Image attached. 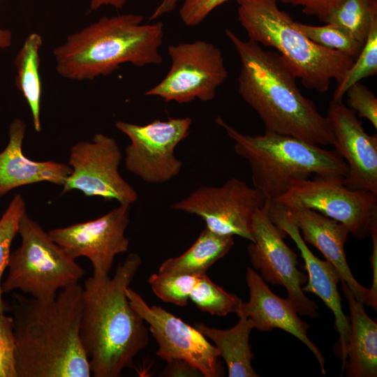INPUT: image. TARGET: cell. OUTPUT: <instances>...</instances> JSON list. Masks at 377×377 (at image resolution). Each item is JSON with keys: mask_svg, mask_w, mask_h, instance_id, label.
Listing matches in <instances>:
<instances>
[{"mask_svg": "<svg viewBox=\"0 0 377 377\" xmlns=\"http://www.w3.org/2000/svg\"><path fill=\"white\" fill-rule=\"evenodd\" d=\"M83 286L76 283L42 300L13 292V320L17 377H89L80 338Z\"/></svg>", "mask_w": 377, "mask_h": 377, "instance_id": "6da1fadb", "label": "cell"}, {"mask_svg": "<svg viewBox=\"0 0 377 377\" xmlns=\"http://www.w3.org/2000/svg\"><path fill=\"white\" fill-rule=\"evenodd\" d=\"M142 259L130 253L114 275L93 274L85 281L80 338L94 377H119L149 341L145 321L126 294Z\"/></svg>", "mask_w": 377, "mask_h": 377, "instance_id": "7a4b0ae2", "label": "cell"}, {"mask_svg": "<svg viewBox=\"0 0 377 377\" xmlns=\"http://www.w3.org/2000/svg\"><path fill=\"white\" fill-rule=\"evenodd\" d=\"M225 32L241 61L238 92L261 119L265 131L317 145H333L334 136L327 117L302 94L281 54L252 40H243L230 29Z\"/></svg>", "mask_w": 377, "mask_h": 377, "instance_id": "3957f363", "label": "cell"}, {"mask_svg": "<svg viewBox=\"0 0 377 377\" xmlns=\"http://www.w3.org/2000/svg\"><path fill=\"white\" fill-rule=\"evenodd\" d=\"M143 20L135 13L103 16L68 35L53 50L56 71L66 79L83 81L110 75L126 63L161 64L163 23Z\"/></svg>", "mask_w": 377, "mask_h": 377, "instance_id": "277c9868", "label": "cell"}, {"mask_svg": "<svg viewBox=\"0 0 377 377\" xmlns=\"http://www.w3.org/2000/svg\"><path fill=\"white\" fill-rule=\"evenodd\" d=\"M216 123L234 141L236 154L248 162L253 187L269 200H276L312 176L343 183L348 176L347 163L335 150L274 132L244 134L219 116Z\"/></svg>", "mask_w": 377, "mask_h": 377, "instance_id": "5b68a950", "label": "cell"}, {"mask_svg": "<svg viewBox=\"0 0 377 377\" xmlns=\"http://www.w3.org/2000/svg\"><path fill=\"white\" fill-rule=\"evenodd\" d=\"M238 20L249 39L275 48L303 86L326 92L343 80L355 60L308 38L277 0H236Z\"/></svg>", "mask_w": 377, "mask_h": 377, "instance_id": "8992f818", "label": "cell"}, {"mask_svg": "<svg viewBox=\"0 0 377 377\" xmlns=\"http://www.w3.org/2000/svg\"><path fill=\"white\" fill-rule=\"evenodd\" d=\"M18 234L22 242L10 253L8 274L1 283L3 293L20 290L34 298L50 300L84 275L75 259L27 212L20 219Z\"/></svg>", "mask_w": 377, "mask_h": 377, "instance_id": "52a82bcc", "label": "cell"}, {"mask_svg": "<svg viewBox=\"0 0 377 377\" xmlns=\"http://www.w3.org/2000/svg\"><path fill=\"white\" fill-rule=\"evenodd\" d=\"M168 52L171 61L169 71L145 95L179 104L195 99L213 100L228 77L221 51L213 43L197 40L170 45Z\"/></svg>", "mask_w": 377, "mask_h": 377, "instance_id": "ba28073f", "label": "cell"}, {"mask_svg": "<svg viewBox=\"0 0 377 377\" xmlns=\"http://www.w3.org/2000/svg\"><path fill=\"white\" fill-rule=\"evenodd\" d=\"M274 201L288 208L315 210L343 224L359 239L377 232V195L350 189L342 182L313 177L297 182Z\"/></svg>", "mask_w": 377, "mask_h": 377, "instance_id": "9c48e42d", "label": "cell"}, {"mask_svg": "<svg viewBox=\"0 0 377 377\" xmlns=\"http://www.w3.org/2000/svg\"><path fill=\"white\" fill-rule=\"evenodd\" d=\"M192 119L168 117L139 125L117 121L115 127L128 137L124 164L131 173L149 184H162L177 176L182 162L177 158L175 147L189 135Z\"/></svg>", "mask_w": 377, "mask_h": 377, "instance_id": "30bf717a", "label": "cell"}, {"mask_svg": "<svg viewBox=\"0 0 377 377\" xmlns=\"http://www.w3.org/2000/svg\"><path fill=\"white\" fill-rule=\"evenodd\" d=\"M267 199L257 188L231 177L221 186L198 188L170 207L199 216L214 233L253 242V217Z\"/></svg>", "mask_w": 377, "mask_h": 377, "instance_id": "8fae6325", "label": "cell"}, {"mask_svg": "<svg viewBox=\"0 0 377 377\" xmlns=\"http://www.w3.org/2000/svg\"><path fill=\"white\" fill-rule=\"evenodd\" d=\"M270 201L267 199L253 217L254 241L247 248L251 264L265 282L286 288L299 314L315 318L318 305L302 290L308 276L298 269L297 255L283 241L287 234L272 222Z\"/></svg>", "mask_w": 377, "mask_h": 377, "instance_id": "7c38bea8", "label": "cell"}, {"mask_svg": "<svg viewBox=\"0 0 377 377\" xmlns=\"http://www.w3.org/2000/svg\"><path fill=\"white\" fill-rule=\"evenodd\" d=\"M122 154L117 141L101 133L91 141L74 144L68 157L71 172L63 184L62 194L73 190L87 197H101L131 205L138 199L135 190L121 177Z\"/></svg>", "mask_w": 377, "mask_h": 377, "instance_id": "4fadbf2b", "label": "cell"}, {"mask_svg": "<svg viewBox=\"0 0 377 377\" xmlns=\"http://www.w3.org/2000/svg\"><path fill=\"white\" fill-rule=\"evenodd\" d=\"M126 294L131 306L149 325V332L158 346L156 355L159 358L166 362L184 360L198 368L205 377L221 376L219 352L198 329L161 306L148 305L129 287Z\"/></svg>", "mask_w": 377, "mask_h": 377, "instance_id": "5bb4252c", "label": "cell"}, {"mask_svg": "<svg viewBox=\"0 0 377 377\" xmlns=\"http://www.w3.org/2000/svg\"><path fill=\"white\" fill-rule=\"evenodd\" d=\"M130 209V205L119 204L98 219L54 228L48 233L73 258H87L94 274H108L114 257L128 250L125 232Z\"/></svg>", "mask_w": 377, "mask_h": 377, "instance_id": "9a60e30c", "label": "cell"}, {"mask_svg": "<svg viewBox=\"0 0 377 377\" xmlns=\"http://www.w3.org/2000/svg\"><path fill=\"white\" fill-rule=\"evenodd\" d=\"M326 117L334 133V150L348 167V176L343 184L352 190L377 195L376 134H367L356 112L342 101L332 100Z\"/></svg>", "mask_w": 377, "mask_h": 377, "instance_id": "2e32d148", "label": "cell"}, {"mask_svg": "<svg viewBox=\"0 0 377 377\" xmlns=\"http://www.w3.org/2000/svg\"><path fill=\"white\" fill-rule=\"evenodd\" d=\"M284 207L290 219L302 232L304 241L317 248L337 268L341 281L345 282L358 301L376 310L377 291L361 285L348 265L344 251L350 234L347 227L311 209Z\"/></svg>", "mask_w": 377, "mask_h": 377, "instance_id": "e0dca14e", "label": "cell"}, {"mask_svg": "<svg viewBox=\"0 0 377 377\" xmlns=\"http://www.w3.org/2000/svg\"><path fill=\"white\" fill-rule=\"evenodd\" d=\"M269 216L272 222L288 235L297 244L304 260L308 272L307 284L304 292L313 293L319 297L332 311L334 327L339 334L342 371L346 362V348L350 335V320L342 310L341 298L337 285L341 277L337 268L328 260H323L313 254L302 239L298 228L288 217L285 207L271 200Z\"/></svg>", "mask_w": 377, "mask_h": 377, "instance_id": "ac0fdd59", "label": "cell"}, {"mask_svg": "<svg viewBox=\"0 0 377 377\" xmlns=\"http://www.w3.org/2000/svg\"><path fill=\"white\" fill-rule=\"evenodd\" d=\"M246 282L249 289V300L246 302L242 301L236 311L237 316L249 318L254 328L260 331L279 328L293 335L311 350L322 374L325 375V358L309 339L308 323L300 318L292 301L273 293L260 274L251 267L246 269Z\"/></svg>", "mask_w": 377, "mask_h": 377, "instance_id": "d6986e66", "label": "cell"}, {"mask_svg": "<svg viewBox=\"0 0 377 377\" xmlns=\"http://www.w3.org/2000/svg\"><path fill=\"white\" fill-rule=\"evenodd\" d=\"M27 124L14 119L8 127V142L0 152V198L17 187L50 182L63 186L71 172L68 164L53 161H36L22 151Z\"/></svg>", "mask_w": 377, "mask_h": 377, "instance_id": "ffe728a7", "label": "cell"}, {"mask_svg": "<svg viewBox=\"0 0 377 377\" xmlns=\"http://www.w3.org/2000/svg\"><path fill=\"white\" fill-rule=\"evenodd\" d=\"M341 289L350 310V335L343 368L348 377H376L377 324L371 319L344 281Z\"/></svg>", "mask_w": 377, "mask_h": 377, "instance_id": "44dd1931", "label": "cell"}, {"mask_svg": "<svg viewBox=\"0 0 377 377\" xmlns=\"http://www.w3.org/2000/svg\"><path fill=\"white\" fill-rule=\"evenodd\" d=\"M239 318L235 326L226 330L203 323L196 324V328L214 343L219 357L226 364L229 377H258L252 366L253 356L249 345L250 333L254 326L249 318Z\"/></svg>", "mask_w": 377, "mask_h": 377, "instance_id": "7402d4cb", "label": "cell"}, {"mask_svg": "<svg viewBox=\"0 0 377 377\" xmlns=\"http://www.w3.org/2000/svg\"><path fill=\"white\" fill-rule=\"evenodd\" d=\"M233 245V236L219 235L205 228L184 253L165 260L159 267L158 273L205 274L211 266L230 251Z\"/></svg>", "mask_w": 377, "mask_h": 377, "instance_id": "603a6c76", "label": "cell"}, {"mask_svg": "<svg viewBox=\"0 0 377 377\" xmlns=\"http://www.w3.org/2000/svg\"><path fill=\"white\" fill-rule=\"evenodd\" d=\"M42 45V36L36 32L31 33L24 40L14 61L17 70L16 86L29 108L33 126L38 133L42 130L40 105L43 86L39 73V52Z\"/></svg>", "mask_w": 377, "mask_h": 377, "instance_id": "cb8c5ba5", "label": "cell"}, {"mask_svg": "<svg viewBox=\"0 0 377 377\" xmlns=\"http://www.w3.org/2000/svg\"><path fill=\"white\" fill-rule=\"evenodd\" d=\"M377 15V0H343L327 15L325 23L346 31L364 44L372 18Z\"/></svg>", "mask_w": 377, "mask_h": 377, "instance_id": "d4e9b609", "label": "cell"}, {"mask_svg": "<svg viewBox=\"0 0 377 377\" xmlns=\"http://www.w3.org/2000/svg\"><path fill=\"white\" fill-rule=\"evenodd\" d=\"M189 300L202 311L225 316L236 313L242 300L213 282L205 274H201L192 290Z\"/></svg>", "mask_w": 377, "mask_h": 377, "instance_id": "484cf974", "label": "cell"}, {"mask_svg": "<svg viewBox=\"0 0 377 377\" xmlns=\"http://www.w3.org/2000/svg\"><path fill=\"white\" fill-rule=\"evenodd\" d=\"M377 73V15L371 20L363 48L334 90L332 101H342L347 90L361 80Z\"/></svg>", "mask_w": 377, "mask_h": 377, "instance_id": "4316f807", "label": "cell"}, {"mask_svg": "<svg viewBox=\"0 0 377 377\" xmlns=\"http://www.w3.org/2000/svg\"><path fill=\"white\" fill-rule=\"evenodd\" d=\"M26 208L22 195L16 194L0 218V315L7 312L8 307V303L2 298L1 278L8 267L11 245L18 234L19 223Z\"/></svg>", "mask_w": 377, "mask_h": 377, "instance_id": "83f0119b", "label": "cell"}, {"mask_svg": "<svg viewBox=\"0 0 377 377\" xmlns=\"http://www.w3.org/2000/svg\"><path fill=\"white\" fill-rule=\"evenodd\" d=\"M297 26L315 43L341 52L354 60L357 58L364 46L346 31L332 24L317 27L297 22Z\"/></svg>", "mask_w": 377, "mask_h": 377, "instance_id": "f1b7e54d", "label": "cell"}, {"mask_svg": "<svg viewBox=\"0 0 377 377\" xmlns=\"http://www.w3.org/2000/svg\"><path fill=\"white\" fill-rule=\"evenodd\" d=\"M201 274H153L148 279L153 293L164 302L188 304L190 294Z\"/></svg>", "mask_w": 377, "mask_h": 377, "instance_id": "f546056e", "label": "cell"}, {"mask_svg": "<svg viewBox=\"0 0 377 377\" xmlns=\"http://www.w3.org/2000/svg\"><path fill=\"white\" fill-rule=\"evenodd\" d=\"M0 377H17L13 320L6 313L0 315Z\"/></svg>", "mask_w": 377, "mask_h": 377, "instance_id": "4dcf8cb0", "label": "cell"}, {"mask_svg": "<svg viewBox=\"0 0 377 377\" xmlns=\"http://www.w3.org/2000/svg\"><path fill=\"white\" fill-rule=\"evenodd\" d=\"M348 108L359 117L368 119L377 128V98L365 85L359 82L353 84L346 91Z\"/></svg>", "mask_w": 377, "mask_h": 377, "instance_id": "1f68e13d", "label": "cell"}, {"mask_svg": "<svg viewBox=\"0 0 377 377\" xmlns=\"http://www.w3.org/2000/svg\"><path fill=\"white\" fill-rule=\"evenodd\" d=\"M230 0H184L179 9L182 22L195 27L203 22L215 8Z\"/></svg>", "mask_w": 377, "mask_h": 377, "instance_id": "d6a6232c", "label": "cell"}, {"mask_svg": "<svg viewBox=\"0 0 377 377\" xmlns=\"http://www.w3.org/2000/svg\"><path fill=\"white\" fill-rule=\"evenodd\" d=\"M283 3L302 6L306 15L315 16L325 23L327 15L343 0H280Z\"/></svg>", "mask_w": 377, "mask_h": 377, "instance_id": "836d02e7", "label": "cell"}, {"mask_svg": "<svg viewBox=\"0 0 377 377\" xmlns=\"http://www.w3.org/2000/svg\"><path fill=\"white\" fill-rule=\"evenodd\" d=\"M159 376L199 377L203 376L200 371L193 364L182 360H172L167 362Z\"/></svg>", "mask_w": 377, "mask_h": 377, "instance_id": "e575fe53", "label": "cell"}, {"mask_svg": "<svg viewBox=\"0 0 377 377\" xmlns=\"http://www.w3.org/2000/svg\"><path fill=\"white\" fill-rule=\"evenodd\" d=\"M180 0H162L149 17V20H155L163 15L174 10Z\"/></svg>", "mask_w": 377, "mask_h": 377, "instance_id": "d590c367", "label": "cell"}, {"mask_svg": "<svg viewBox=\"0 0 377 377\" xmlns=\"http://www.w3.org/2000/svg\"><path fill=\"white\" fill-rule=\"evenodd\" d=\"M128 0H89V9L97 10L103 6H112L116 9H121Z\"/></svg>", "mask_w": 377, "mask_h": 377, "instance_id": "8d00e7d4", "label": "cell"}, {"mask_svg": "<svg viewBox=\"0 0 377 377\" xmlns=\"http://www.w3.org/2000/svg\"><path fill=\"white\" fill-rule=\"evenodd\" d=\"M13 41V33L8 29H0V50L10 47Z\"/></svg>", "mask_w": 377, "mask_h": 377, "instance_id": "74e56055", "label": "cell"}]
</instances>
